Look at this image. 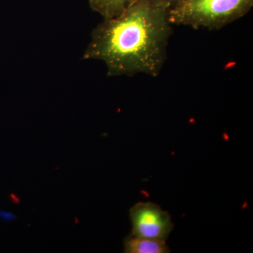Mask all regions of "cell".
I'll return each instance as SVG.
<instances>
[{
	"mask_svg": "<svg viewBox=\"0 0 253 253\" xmlns=\"http://www.w3.org/2000/svg\"><path fill=\"white\" fill-rule=\"evenodd\" d=\"M168 11L161 0H137L93 30L82 59L104 61L109 76L144 73L156 77L166 62L172 33Z\"/></svg>",
	"mask_w": 253,
	"mask_h": 253,
	"instance_id": "1",
	"label": "cell"
},
{
	"mask_svg": "<svg viewBox=\"0 0 253 253\" xmlns=\"http://www.w3.org/2000/svg\"><path fill=\"white\" fill-rule=\"evenodd\" d=\"M253 0H187L168 11L172 24L219 30L249 13Z\"/></svg>",
	"mask_w": 253,
	"mask_h": 253,
	"instance_id": "2",
	"label": "cell"
},
{
	"mask_svg": "<svg viewBox=\"0 0 253 253\" xmlns=\"http://www.w3.org/2000/svg\"><path fill=\"white\" fill-rule=\"evenodd\" d=\"M131 235L148 239L167 240L174 229L171 216L158 205L139 202L129 211Z\"/></svg>",
	"mask_w": 253,
	"mask_h": 253,
	"instance_id": "3",
	"label": "cell"
},
{
	"mask_svg": "<svg viewBox=\"0 0 253 253\" xmlns=\"http://www.w3.org/2000/svg\"><path fill=\"white\" fill-rule=\"evenodd\" d=\"M126 253H168L170 249L163 240L136 237L129 234L124 240Z\"/></svg>",
	"mask_w": 253,
	"mask_h": 253,
	"instance_id": "4",
	"label": "cell"
},
{
	"mask_svg": "<svg viewBox=\"0 0 253 253\" xmlns=\"http://www.w3.org/2000/svg\"><path fill=\"white\" fill-rule=\"evenodd\" d=\"M137 0H89L91 9L104 18L119 16Z\"/></svg>",
	"mask_w": 253,
	"mask_h": 253,
	"instance_id": "5",
	"label": "cell"
},
{
	"mask_svg": "<svg viewBox=\"0 0 253 253\" xmlns=\"http://www.w3.org/2000/svg\"><path fill=\"white\" fill-rule=\"evenodd\" d=\"M161 1L166 5V7L169 11V10L174 9L179 5L182 4V3L185 2L187 0H161Z\"/></svg>",
	"mask_w": 253,
	"mask_h": 253,
	"instance_id": "6",
	"label": "cell"
}]
</instances>
